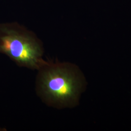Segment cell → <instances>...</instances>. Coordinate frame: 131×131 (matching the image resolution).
<instances>
[{"label":"cell","instance_id":"1","mask_svg":"<svg viewBox=\"0 0 131 131\" xmlns=\"http://www.w3.org/2000/svg\"><path fill=\"white\" fill-rule=\"evenodd\" d=\"M39 70L38 89L46 102L63 107L77 104L85 82L77 66L47 62Z\"/></svg>","mask_w":131,"mask_h":131},{"label":"cell","instance_id":"2","mask_svg":"<svg viewBox=\"0 0 131 131\" xmlns=\"http://www.w3.org/2000/svg\"><path fill=\"white\" fill-rule=\"evenodd\" d=\"M43 52L41 42L33 33L17 23L0 24V53L19 66L39 70L47 63Z\"/></svg>","mask_w":131,"mask_h":131},{"label":"cell","instance_id":"3","mask_svg":"<svg viewBox=\"0 0 131 131\" xmlns=\"http://www.w3.org/2000/svg\"><path fill=\"white\" fill-rule=\"evenodd\" d=\"M3 130H3V129H2V128H0V131H3Z\"/></svg>","mask_w":131,"mask_h":131}]
</instances>
